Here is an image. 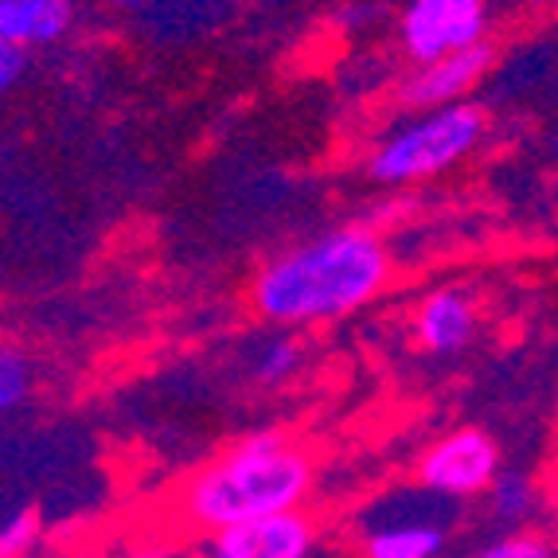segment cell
Instances as JSON below:
<instances>
[{
	"instance_id": "6da1fadb",
	"label": "cell",
	"mask_w": 558,
	"mask_h": 558,
	"mask_svg": "<svg viewBox=\"0 0 558 558\" xmlns=\"http://www.w3.org/2000/svg\"><path fill=\"white\" fill-rule=\"evenodd\" d=\"M391 281V254L372 227H336L266 262L251 286L262 320L308 328L372 305Z\"/></svg>"
},
{
	"instance_id": "7a4b0ae2",
	"label": "cell",
	"mask_w": 558,
	"mask_h": 558,
	"mask_svg": "<svg viewBox=\"0 0 558 558\" xmlns=\"http://www.w3.org/2000/svg\"><path fill=\"white\" fill-rule=\"evenodd\" d=\"M313 484H317L313 457L278 429H262L199 469L184 484L177 512L184 515L187 527L215 535L234 523L298 512L313 496Z\"/></svg>"
},
{
	"instance_id": "3957f363",
	"label": "cell",
	"mask_w": 558,
	"mask_h": 558,
	"mask_svg": "<svg viewBox=\"0 0 558 558\" xmlns=\"http://www.w3.org/2000/svg\"><path fill=\"white\" fill-rule=\"evenodd\" d=\"M488 118L481 106L457 102L441 110H426L399 125L367 160V177L383 187H407L418 180H434L476 153L484 141Z\"/></svg>"
},
{
	"instance_id": "277c9868",
	"label": "cell",
	"mask_w": 558,
	"mask_h": 558,
	"mask_svg": "<svg viewBox=\"0 0 558 558\" xmlns=\"http://www.w3.org/2000/svg\"><path fill=\"white\" fill-rule=\"evenodd\" d=\"M488 9L484 0H407L402 9V51L414 63H438L457 51L484 44Z\"/></svg>"
},
{
	"instance_id": "5b68a950",
	"label": "cell",
	"mask_w": 558,
	"mask_h": 558,
	"mask_svg": "<svg viewBox=\"0 0 558 558\" xmlns=\"http://www.w3.org/2000/svg\"><path fill=\"white\" fill-rule=\"evenodd\" d=\"M500 469V446L484 429L465 426L438 438L422 453L418 484L446 500H469V496L488 493Z\"/></svg>"
},
{
	"instance_id": "8992f818",
	"label": "cell",
	"mask_w": 558,
	"mask_h": 558,
	"mask_svg": "<svg viewBox=\"0 0 558 558\" xmlns=\"http://www.w3.org/2000/svg\"><path fill=\"white\" fill-rule=\"evenodd\" d=\"M313 547H317V520L298 508L215 531L204 558H308Z\"/></svg>"
},
{
	"instance_id": "52a82bcc",
	"label": "cell",
	"mask_w": 558,
	"mask_h": 558,
	"mask_svg": "<svg viewBox=\"0 0 558 558\" xmlns=\"http://www.w3.org/2000/svg\"><path fill=\"white\" fill-rule=\"evenodd\" d=\"M488 66H493V47L488 44L457 51V56H446V59H438V63H418L402 78L399 102L418 113L465 102V94L481 83Z\"/></svg>"
},
{
	"instance_id": "ba28073f",
	"label": "cell",
	"mask_w": 558,
	"mask_h": 558,
	"mask_svg": "<svg viewBox=\"0 0 558 558\" xmlns=\"http://www.w3.org/2000/svg\"><path fill=\"white\" fill-rule=\"evenodd\" d=\"M481 313L465 289H434L414 313V340L429 355H457L473 344Z\"/></svg>"
},
{
	"instance_id": "9c48e42d",
	"label": "cell",
	"mask_w": 558,
	"mask_h": 558,
	"mask_svg": "<svg viewBox=\"0 0 558 558\" xmlns=\"http://www.w3.org/2000/svg\"><path fill=\"white\" fill-rule=\"evenodd\" d=\"M75 24L71 0H0V44L47 47Z\"/></svg>"
},
{
	"instance_id": "30bf717a",
	"label": "cell",
	"mask_w": 558,
	"mask_h": 558,
	"mask_svg": "<svg viewBox=\"0 0 558 558\" xmlns=\"http://www.w3.org/2000/svg\"><path fill=\"white\" fill-rule=\"evenodd\" d=\"M446 523L391 520L363 535V558H438L446 550Z\"/></svg>"
},
{
	"instance_id": "8fae6325",
	"label": "cell",
	"mask_w": 558,
	"mask_h": 558,
	"mask_svg": "<svg viewBox=\"0 0 558 558\" xmlns=\"http://www.w3.org/2000/svg\"><path fill=\"white\" fill-rule=\"evenodd\" d=\"M484 504H488V512H493L496 523H504V527H523V523L535 515V508H539V488H535V481H531L527 473H520V469H500L493 488L484 493Z\"/></svg>"
},
{
	"instance_id": "7c38bea8",
	"label": "cell",
	"mask_w": 558,
	"mask_h": 558,
	"mask_svg": "<svg viewBox=\"0 0 558 558\" xmlns=\"http://www.w3.org/2000/svg\"><path fill=\"white\" fill-rule=\"evenodd\" d=\"M301 360H305V352H301V344L293 336H274L270 344L258 352V360H254V379L262 387H278V383L298 375Z\"/></svg>"
},
{
	"instance_id": "4fadbf2b",
	"label": "cell",
	"mask_w": 558,
	"mask_h": 558,
	"mask_svg": "<svg viewBox=\"0 0 558 558\" xmlns=\"http://www.w3.org/2000/svg\"><path fill=\"white\" fill-rule=\"evenodd\" d=\"M32 395V363L16 352V348H4L0 352V410L12 414L16 407H24Z\"/></svg>"
},
{
	"instance_id": "5bb4252c",
	"label": "cell",
	"mask_w": 558,
	"mask_h": 558,
	"mask_svg": "<svg viewBox=\"0 0 558 558\" xmlns=\"http://www.w3.org/2000/svg\"><path fill=\"white\" fill-rule=\"evenodd\" d=\"M473 558H555L550 543L543 535H527V531H512V535H500V539L484 543Z\"/></svg>"
},
{
	"instance_id": "9a60e30c",
	"label": "cell",
	"mask_w": 558,
	"mask_h": 558,
	"mask_svg": "<svg viewBox=\"0 0 558 558\" xmlns=\"http://www.w3.org/2000/svg\"><path fill=\"white\" fill-rule=\"evenodd\" d=\"M39 543V515L16 512L0 527V558H28L32 547Z\"/></svg>"
},
{
	"instance_id": "2e32d148",
	"label": "cell",
	"mask_w": 558,
	"mask_h": 558,
	"mask_svg": "<svg viewBox=\"0 0 558 558\" xmlns=\"http://www.w3.org/2000/svg\"><path fill=\"white\" fill-rule=\"evenodd\" d=\"M24 71H28V47L0 44V86L12 90L24 78Z\"/></svg>"
},
{
	"instance_id": "e0dca14e",
	"label": "cell",
	"mask_w": 558,
	"mask_h": 558,
	"mask_svg": "<svg viewBox=\"0 0 558 558\" xmlns=\"http://www.w3.org/2000/svg\"><path fill=\"white\" fill-rule=\"evenodd\" d=\"M113 558H172L168 550H157V547H137V550H121Z\"/></svg>"
},
{
	"instance_id": "ac0fdd59",
	"label": "cell",
	"mask_w": 558,
	"mask_h": 558,
	"mask_svg": "<svg viewBox=\"0 0 558 558\" xmlns=\"http://www.w3.org/2000/svg\"><path fill=\"white\" fill-rule=\"evenodd\" d=\"M110 4H118V9H137V4H145V0H110Z\"/></svg>"
}]
</instances>
